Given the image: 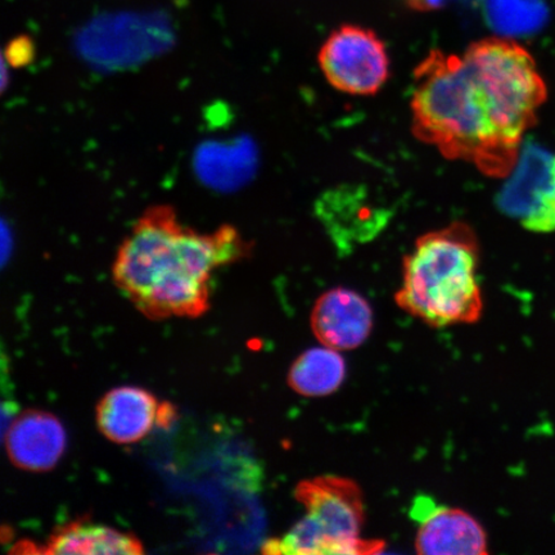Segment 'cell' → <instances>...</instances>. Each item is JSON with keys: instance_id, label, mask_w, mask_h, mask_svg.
<instances>
[{"instance_id": "cell-6", "label": "cell", "mask_w": 555, "mask_h": 555, "mask_svg": "<svg viewBox=\"0 0 555 555\" xmlns=\"http://www.w3.org/2000/svg\"><path fill=\"white\" fill-rule=\"evenodd\" d=\"M496 205L533 233L555 232V154L524 143L517 164L505 178Z\"/></svg>"}, {"instance_id": "cell-8", "label": "cell", "mask_w": 555, "mask_h": 555, "mask_svg": "<svg viewBox=\"0 0 555 555\" xmlns=\"http://www.w3.org/2000/svg\"><path fill=\"white\" fill-rule=\"evenodd\" d=\"M373 309L356 291L336 287L318 297L310 327L318 341L337 351L363 346L373 331Z\"/></svg>"}, {"instance_id": "cell-5", "label": "cell", "mask_w": 555, "mask_h": 555, "mask_svg": "<svg viewBox=\"0 0 555 555\" xmlns=\"http://www.w3.org/2000/svg\"><path fill=\"white\" fill-rule=\"evenodd\" d=\"M318 61L330 85L346 94H377L390 76L384 41L363 26H339L325 40Z\"/></svg>"}, {"instance_id": "cell-1", "label": "cell", "mask_w": 555, "mask_h": 555, "mask_svg": "<svg viewBox=\"0 0 555 555\" xmlns=\"http://www.w3.org/2000/svg\"><path fill=\"white\" fill-rule=\"evenodd\" d=\"M413 76L414 137L486 177H508L547 95L530 52L512 39L485 38L461 55L429 52Z\"/></svg>"}, {"instance_id": "cell-9", "label": "cell", "mask_w": 555, "mask_h": 555, "mask_svg": "<svg viewBox=\"0 0 555 555\" xmlns=\"http://www.w3.org/2000/svg\"><path fill=\"white\" fill-rule=\"evenodd\" d=\"M166 408L143 388L117 387L96 406V425L109 441L129 446L144 439L158 423L169 421L171 412Z\"/></svg>"}, {"instance_id": "cell-13", "label": "cell", "mask_w": 555, "mask_h": 555, "mask_svg": "<svg viewBox=\"0 0 555 555\" xmlns=\"http://www.w3.org/2000/svg\"><path fill=\"white\" fill-rule=\"evenodd\" d=\"M10 61L13 66H24L31 60L30 40H13L9 48Z\"/></svg>"}, {"instance_id": "cell-11", "label": "cell", "mask_w": 555, "mask_h": 555, "mask_svg": "<svg viewBox=\"0 0 555 555\" xmlns=\"http://www.w3.org/2000/svg\"><path fill=\"white\" fill-rule=\"evenodd\" d=\"M44 553L85 555L142 554L143 546L135 537L111 529L108 526L73 522L61 527L48 540Z\"/></svg>"}, {"instance_id": "cell-10", "label": "cell", "mask_w": 555, "mask_h": 555, "mask_svg": "<svg viewBox=\"0 0 555 555\" xmlns=\"http://www.w3.org/2000/svg\"><path fill=\"white\" fill-rule=\"evenodd\" d=\"M66 442L64 426L47 412L21 414L5 434V448L11 462L25 470L52 469L64 455Z\"/></svg>"}, {"instance_id": "cell-3", "label": "cell", "mask_w": 555, "mask_h": 555, "mask_svg": "<svg viewBox=\"0 0 555 555\" xmlns=\"http://www.w3.org/2000/svg\"><path fill=\"white\" fill-rule=\"evenodd\" d=\"M478 262L480 243L469 225L456 221L423 234L402 260L395 301L429 327L475 324L483 311Z\"/></svg>"}, {"instance_id": "cell-14", "label": "cell", "mask_w": 555, "mask_h": 555, "mask_svg": "<svg viewBox=\"0 0 555 555\" xmlns=\"http://www.w3.org/2000/svg\"><path fill=\"white\" fill-rule=\"evenodd\" d=\"M414 10L431 11L439 7V0H405Z\"/></svg>"}, {"instance_id": "cell-2", "label": "cell", "mask_w": 555, "mask_h": 555, "mask_svg": "<svg viewBox=\"0 0 555 555\" xmlns=\"http://www.w3.org/2000/svg\"><path fill=\"white\" fill-rule=\"evenodd\" d=\"M251 249L237 228L201 233L169 205L149 207L116 254V287L145 317L196 318L208 309L215 270L246 258Z\"/></svg>"}, {"instance_id": "cell-4", "label": "cell", "mask_w": 555, "mask_h": 555, "mask_svg": "<svg viewBox=\"0 0 555 555\" xmlns=\"http://www.w3.org/2000/svg\"><path fill=\"white\" fill-rule=\"evenodd\" d=\"M297 502L305 516L281 539L262 545L267 554L365 555L385 552L382 540L362 537L365 505L362 488L351 478L323 475L298 482Z\"/></svg>"}, {"instance_id": "cell-7", "label": "cell", "mask_w": 555, "mask_h": 555, "mask_svg": "<svg viewBox=\"0 0 555 555\" xmlns=\"http://www.w3.org/2000/svg\"><path fill=\"white\" fill-rule=\"evenodd\" d=\"M420 524L415 551L421 555L489 554L488 535L480 522L468 512L436 505L429 496L415 499L411 512Z\"/></svg>"}, {"instance_id": "cell-12", "label": "cell", "mask_w": 555, "mask_h": 555, "mask_svg": "<svg viewBox=\"0 0 555 555\" xmlns=\"http://www.w3.org/2000/svg\"><path fill=\"white\" fill-rule=\"evenodd\" d=\"M346 363L341 351L327 346L304 351L291 365L288 385L305 398H324L344 385Z\"/></svg>"}]
</instances>
